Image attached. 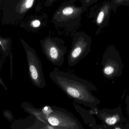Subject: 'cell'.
Instances as JSON below:
<instances>
[{"label": "cell", "instance_id": "obj_1", "mask_svg": "<svg viewBox=\"0 0 129 129\" xmlns=\"http://www.w3.org/2000/svg\"><path fill=\"white\" fill-rule=\"evenodd\" d=\"M49 77L69 98L76 103L88 106L93 110L98 108L101 103L92 93V91H96L97 88L88 81L57 68L49 73Z\"/></svg>", "mask_w": 129, "mask_h": 129}, {"label": "cell", "instance_id": "obj_2", "mask_svg": "<svg viewBox=\"0 0 129 129\" xmlns=\"http://www.w3.org/2000/svg\"><path fill=\"white\" fill-rule=\"evenodd\" d=\"M76 0H69L62 4L55 11L52 22L57 27L71 31L79 27L82 14L88 7L75 4Z\"/></svg>", "mask_w": 129, "mask_h": 129}, {"label": "cell", "instance_id": "obj_3", "mask_svg": "<svg viewBox=\"0 0 129 129\" xmlns=\"http://www.w3.org/2000/svg\"><path fill=\"white\" fill-rule=\"evenodd\" d=\"M40 42L42 52L47 59L53 65L62 66L68 50L64 41L59 38L48 37Z\"/></svg>", "mask_w": 129, "mask_h": 129}, {"label": "cell", "instance_id": "obj_4", "mask_svg": "<svg viewBox=\"0 0 129 129\" xmlns=\"http://www.w3.org/2000/svg\"><path fill=\"white\" fill-rule=\"evenodd\" d=\"M71 47L68 58L69 67H73L85 58L91 50L92 37L83 31L72 34Z\"/></svg>", "mask_w": 129, "mask_h": 129}, {"label": "cell", "instance_id": "obj_5", "mask_svg": "<svg viewBox=\"0 0 129 129\" xmlns=\"http://www.w3.org/2000/svg\"><path fill=\"white\" fill-rule=\"evenodd\" d=\"M52 111L45 115L47 124L53 129H83L82 124L77 118L64 109L52 106Z\"/></svg>", "mask_w": 129, "mask_h": 129}, {"label": "cell", "instance_id": "obj_6", "mask_svg": "<svg viewBox=\"0 0 129 129\" xmlns=\"http://www.w3.org/2000/svg\"><path fill=\"white\" fill-rule=\"evenodd\" d=\"M26 54L28 73L31 81L34 86L40 89L46 85L43 71V66L40 58L35 50L25 41L20 39Z\"/></svg>", "mask_w": 129, "mask_h": 129}, {"label": "cell", "instance_id": "obj_7", "mask_svg": "<svg viewBox=\"0 0 129 129\" xmlns=\"http://www.w3.org/2000/svg\"><path fill=\"white\" fill-rule=\"evenodd\" d=\"M102 72L109 80L119 77L123 73V65L120 53L113 45L106 48L103 55Z\"/></svg>", "mask_w": 129, "mask_h": 129}, {"label": "cell", "instance_id": "obj_8", "mask_svg": "<svg viewBox=\"0 0 129 129\" xmlns=\"http://www.w3.org/2000/svg\"><path fill=\"white\" fill-rule=\"evenodd\" d=\"M91 111L101 120L106 129H122L123 123L126 120L121 106L113 109L97 108Z\"/></svg>", "mask_w": 129, "mask_h": 129}, {"label": "cell", "instance_id": "obj_9", "mask_svg": "<svg viewBox=\"0 0 129 129\" xmlns=\"http://www.w3.org/2000/svg\"><path fill=\"white\" fill-rule=\"evenodd\" d=\"M110 1L107 0L91 8L89 18L93 19V22L98 28L96 35L99 34L102 30L108 24L112 10Z\"/></svg>", "mask_w": 129, "mask_h": 129}, {"label": "cell", "instance_id": "obj_10", "mask_svg": "<svg viewBox=\"0 0 129 129\" xmlns=\"http://www.w3.org/2000/svg\"><path fill=\"white\" fill-rule=\"evenodd\" d=\"M4 1L3 2V12L12 9L10 13L12 12L11 22H14L22 21L37 0H13L12 3L10 0V3L7 0Z\"/></svg>", "mask_w": 129, "mask_h": 129}, {"label": "cell", "instance_id": "obj_11", "mask_svg": "<svg viewBox=\"0 0 129 129\" xmlns=\"http://www.w3.org/2000/svg\"><path fill=\"white\" fill-rule=\"evenodd\" d=\"M13 129H46L52 128L53 127L47 125L37 119L34 115L30 116L24 120L14 121L12 124Z\"/></svg>", "mask_w": 129, "mask_h": 129}, {"label": "cell", "instance_id": "obj_12", "mask_svg": "<svg viewBox=\"0 0 129 129\" xmlns=\"http://www.w3.org/2000/svg\"><path fill=\"white\" fill-rule=\"evenodd\" d=\"M47 19L48 17L46 14L31 16L28 18L27 21L21 24L20 26L27 30L37 32L46 26Z\"/></svg>", "mask_w": 129, "mask_h": 129}, {"label": "cell", "instance_id": "obj_13", "mask_svg": "<svg viewBox=\"0 0 129 129\" xmlns=\"http://www.w3.org/2000/svg\"><path fill=\"white\" fill-rule=\"evenodd\" d=\"M74 106L75 109L83 119L85 123L89 124V126L92 129L96 125V120L92 115V113L90 111H87L81 107L77 104L74 103Z\"/></svg>", "mask_w": 129, "mask_h": 129}, {"label": "cell", "instance_id": "obj_14", "mask_svg": "<svg viewBox=\"0 0 129 129\" xmlns=\"http://www.w3.org/2000/svg\"><path fill=\"white\" fill-rule=\"evenodd\" d=\"M21 107L25 111L28 112L30 114L32 115L37 119L47 124L45 120V115L42 112L41 110H40L37 108H35L30 103L25 102L22 103Z\"/></svg>", "mask_w": 129, "mask_h": 129}, {"label": "cell", "instance_id": "obj_15", "mask_svg": "<svg viewBox=\"0 0 129 129\" xmlns=\"http://www.w3.org/2000/svg\"><path fill=\"white\" fill-rule=\"evenodd\" d=\"M0 45L3 55L5 57L10 55L12 46V40L9 37L3 38L0 37Z\"/></svg>", "mask_w": 129, "mask_h": 129}, {"label": "cell", "instance_id": "obj_16", "mask_svg": "<svg viewBox=\"0 0 129 129\" xmlns=\"http://www.w3.org/2000/svg\"><path fill=\"white\" fill-rule=\"evenodd\" d=\"M111 8L114 13H115L117 8L120 6H129V0H110Z\"/></svg>", "mask_w": 129, "mask_h": 129}, {"label": "cell", "instance_id": "obj_17", "mask_svg": "<svg viewBox=\"0 0 129 129\" xmlns=\"http://www.w3.org/2000/svg\"><path fill=\"white\" fill-rule=\"evenodd\" d=\"M99 1V0H80V1L81 3L82 6L88 7L98 2Z\"/></svg>", "mask_w": 129, "mask_h": 129}, {"label": "cell", "instance_id": "obj_18", "mask_svg": "<svg viewBox=\"0 0 129 129\" xmlns=\"http://www.w3.org/2000/svg\"><path fill=\"white\" fill-rule=\"evenodd\" d=\"M52 106L47 105L45 106L44 107H43L41 109L42 112L45 115H47L50 114L52 111Z\"/></svg>", "mask_w": 129, "mask_h": 129}, {"label": "cell", "instance_id": "obj_19", "mask_svg": "<svg viewBox=\"0 0 129 129\" xmlns=\"http://www.w3.org/2000/svg\"><path fill=\"white\" fill-rule=\"evenodd\" d=\"M4 116L10 121H12L13 119V116L12 112L9 110H5L3 111Z\"/></svg>", "mask_w": 129, "mask_h": 129}, {"label": "cell", "instance_id": "obj_20", "mask_svg": "<svg viewBox=\"0 0 129 129\" xmlns=\"http://www.w3.org/2000/svg\"><path fill=\"white\" fill-rule=\"evenodd\" d=\"M9 55L10 62V76H11V78L12 79V77L13 71V53L12 52H10Z\"/></svg>", "mask_w": 129, "mask_h": 129}, {"label": "cell", "instance_id": "obj_21", "mask_svg": "<svg viewBox=\"0 0 129 129\" xmlns=\"http://www.w3.org/2000/svg\"><path fill=\"white\" fill-rule=\"evenodd\" d=\"M58 1L59 0H46L44 4L45 6L49 7L53 3ZM66 1H69V0H66Z\"/></svg>", "mask_w": 129, "mask_h": 129}, {"label": "cell", "instance_id": "obj_22", "mask_svg": "<svg viewBox=\"0 0 129 129\" xmlns=\"http://www.w3.org/2000/svg\"><path fill=\"white\" fill-rule=\"evenodd\" d=\"M126 110L127 115L129 117V95L126 97Z\"/></svg>", "mask_w": 129, "mask_h": 129}, {"label": "cell", "instance_id": "obj_23", "mask_svg": "<svg viewBox=\"0 0 129 129\" xmlns=\"http://www.w3.org/2000/svg\"><path fill=\"white\" fill-rule=\"evenodd\" d=\"M0 83L3 86V87H4V89H5L6 90H7V87L4 84V83L3 81V80H2L1 77V78H0Z\"/></svg>", "mask_w": 129, "mask_h": 129}]
</instances>
